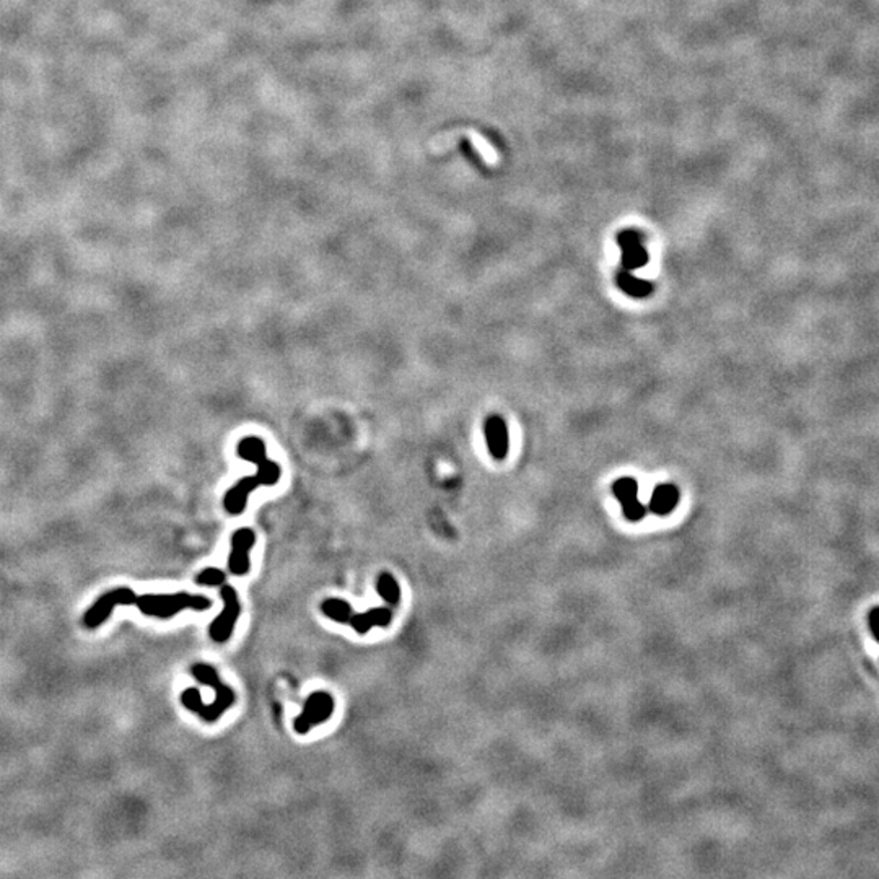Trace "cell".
I'll return each instance as SVG.
<instances>
[{
	"instance_id": "5b68a950",
	"label": "cell",
	"mask_w": 879,
	"mask_h": 879,
	"mask_svg": "<svg viewBox=\"0 0 879 879\" xmlns=\"http://www.w3.org/2000/svg\"><path fill=\"white\" fill-rule=\"evenodd\" d=\"M135 591L131 588H114L101 595L97 602L83 616V625L87 629H97L108 621L116 606H131L135 600Z\"/></svg>"
},
{
	"instance_id": "3957f363",
	"label": "cell",
	"mask_w": 879,
	"mask_h": 879,
	"mask_svg": "<svg viewBox=\"0 0 879 879\" xmlns=\"http://www.w3.org/2000/svg\"><path fill=\"white\" fill-rule=\"evenodd\" d=\"M218 595L223 602V609L220 611L218 616L208 625V635H211V639L215 641V644L223 645L232 639L236 624H238L241 614V601L235 586L227 583L220 586Z\"/></svg>"
},
{
	"instance_id": "ba28073f",
	"label": "cell",
	"mask_w": 879,
	"mask_h": 879,
	"mask_svg": "<svg viewBox=\"0 0 879 879\" xmlns=\"http://www.w3.org/2000/svg\"><path fill=\"white\" fill-rule=\"evenodd\" d=\"M484 435L489 453L494 459H505L510 449V437L506 422L500 415H490L484 424Z\"/></svg>"
},
{
	"instance_id": "2e32d148",
	"label": "cell",
	"mask_w": 879,
	"mask_h": 879,
	"mask_svg": "<svg viewBox=\"0 0 879 879\" xmlns=\"http://www.w3.org/2000/svg\"><path fill=\"white\" fill-rule=\"evenodd\" d=\"M622 513L629 521H640V520H644L646 508H645V505L639 500V497H636L634 500H629V501H625V504H622Z\"/></svg>"
},
{
	"instance_id": "4fadbf2b",
	"label": "cell",
	"mask_w": 879,
	"mask_h": 879,
	"mask_svg": "<svg viewBox=\"0 0 879 879\" xmlns=\"http://www.w3.org/2000/svg\"><path fill=\"white\" fill-rule=\"evenodd\" d=\"M321 612L324 614L326 617L331 619V621H334L337 624H348L351 621L352 614L355 612L352 609L351 602L342 600V598H328L324 600L319 604Z\"/></svg>"
},
{
	"instance_id": "277c9868",
	"label": "cell",
	"mask_w": 879,
	"mask_h": 879,
	"mask_svg": "<svg viewBox=\"0 0 879 879\" xmlns=\"http://www.w3.org/2000/svg\"><path fill=\"white\" fill-rule=\"evenodd\" d=\"M336 702L329 692L316 691L311 692L303 703V710L300 715H297L293 720V730L297 735L305 736L316 726L329 721L332 713H334Z\"/></svg>"
},
{
	"instance_id": "7c38bea8",
	"label": "cell",
	"mask_w": 879,
	"mask_h": 879,
	"mask_svg": "<svg viewBox=\"0 0 879 879\" xmlns=\"http://www.w3.org/2000/svg\"><path fill=\"white\" fill-rule=\"evenodd\" d=\"M375 590L388 606L396 607L401 602V586L390 572H381L375 580Z\"/></svg>"
},
{
	"instance_id": "e0dca14e",
	"label": "cell",
	"mask_w": 879,
	"mask_h": 879,
	"mask_svg": "<svg viewBox=\"0 0 879 879\" xmlns=\"http://www.w3.org/2000/svg\"><path fill=\"white\" fill-rule=\"evenodd\" d=\"M868 624H870L873 636L879 641V607H875V609H871L870 614H868Z\"/></svg>"
},
{
	"instance_id": "9c48e42d",
	"label": "cell",
	"mask_w": 879,
	"mask_h": 879,
	"mask_svg": "<svg viewBox=\"0 0 879 879\" xmlns=\"http://www.w3.org/2000/svg\"><path fill=\"white\" fill-rule=\"evenodd\" d=\"M393 617L394 616L391 607H371V609L365 612H353L351 621H348V625H351L358 635H366L373 627H390L393 624Z\"/></svg>"
},
{
	"instance_id": "6da1fadb",
	"label": "cell",
	"mask_w": 879,
	"mask_h": 879,
	"mask_svg": "<svg viewBox=\"0 0 879 879\" xmlns=\"http://www.w3.org/2000/svg\"><path fill=\"white\" fill-rule=\"evenodd\" d=\"M236 452H238L240 458L256 464L257 472L251 477H243L225 494L223 508L232 516H238L245 511L247 499L259 486H274V484L279 482L282 474L280 466L267 458L266 443L259 437L243 438L238 443Z\"/></svg>"
},
{
	"instance_id": "7a4b0ae2",
	"label": "cell",
	"mask_w": 879,
	"mask_h": 879,
	"mask_svg": "<svg viewBox=\"0 0 879 879\" xmlns=\"http://www.w3.org/2000/svg\"><path fill=\"white\" fill-rule=\"evenodd\" d=\"M212 600L204 595H191L178 591L173 595H142L135 596L134 606L145 616L156 619H171L183 611L204 612L212 607Z\"/></svg>"
},
{
	"instance_id": "5bb4252c",
	"label": "cell",
	"mask_w": 879,
	"mask_h": 879,
	"mask_svg": "<svg viewBox=\"0 0 879 879\" xmlns=\"http://www.w3.org/2000/svg\"><path fill=\"white\" fill-rule=\"evenodd\" d=\"M612 494L621 501V505L625 501L634 500L639 495V484L632 477H621L612 484Z\"/></svg>"
},
{
	"instance_id": "9a60e30c",
	"label": "cell",
	"mask_w": 879,
	"mask_h": 879,
	"mask_svg": "<svg viewBox=\"0 0 879 879\" xmlns=\"http://www.w3.org/2000/svg\"><path fill=\"white\" fill-rule=\"evenodd\" d=\"M225 582H227V573L223 570H220L217 567H207L204 570L199 572L196 575L194 583L199 586H208V588H215V586H222Z\"/></svg>"
},
{
	"instance_id": "30bf717a",
	"label": "cell",
	"mask_w": 879,
	"mask_h": 879,
	"mask_svg": "<svg viewBox=\"0 0 879 879\" xmlns=\"http://www.w3.org/2000/svg\"><path fill=\"white\" fill-rule=\"evenodd\" d=\"M679 499L681 494L678 487L673 486V484H659L653 490L648 508L658 516H666L678 506Z\"/></svg>"
},
{
	"instance_id": "52a82bcc",
	"label": "cell",
	"mask_w": 879,
	"mask_h": 879,
	"mask_svg": "<svg viewBox=\"0 0 879 879\" xmlns=\"http://www.w3.org/2000/svg\"><path fill=\"white\" fill-rule=\"evenodd\" d=\"M617 245L622 251V267L639 270L648 262V252L641 245V235L636 230H624L617 236Z\"/></svg>"
},
{
	"instance_id": "8fae6325",
	"label": "cell",
	"mask_w": 879,
	"mask_h": 879,
	"mask_svg": "<svg viewBox=\"0 0 879 879\" xmlns=\"http://www.w3.org/2000/svg\"><path fill=\"white\" fill-rule=\"evenodd\" d=\"M616 284L625 295L632 298H646L653 293V284L650 280L636 277L632 270L624 267L616 274Z\"/></svg>"
},
{
	"instance_id": "8992f818",
	"label": "cell",
	"mask_w": 879,
	"mask_h": 879,
	"mask_svg": "<svg viewBox=\"0 0 879 879\" xmlns=\"http://www.w3.org/2000/svg\"><path fill=\"white\" fill-rule=\"evenodd\" d=\"M256 544V533L251 528H240L232 534L228 555V572L245 577L251 570V549Z\"/></svg>"
}]
</instances>
